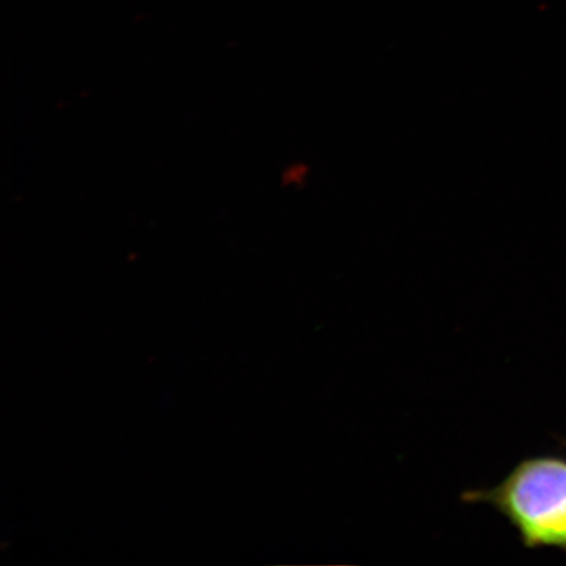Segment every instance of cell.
Returning <instances> with one entry per match:
<instances>
[{
    "mask_svg": "<svg viewBox=\"0 0 566 566\" xmlns=\"http://www.w3.org/2000/svg\"><path fill=\"white\" fill-rule=\"evenodd\" d=\"M469 504L491 505L516 530L528 549L566 554V458L523 459L499 485L467 491Z\"/></svg>",
    "mask_w": 566,
    "mask_h": 566,
    "instance_id": "6da1fadb",
    "label": "cell"
},
{
    "mask_svg": "<svg viewBox=\"0 0 566 566\" xmlns=\"http://www.w3.org/2000/svg\"><path fill=\"white\" fill-rule=\"evenodd\" d=\"M563 444H564V446H565V448H566V440H565V441H563Z\"/></svg>",
    "mask_w": 566,
    "mask_h": 566,
    "instance_id": "7a4b0ae2",
    "label": "cell"
}]
</instances>
